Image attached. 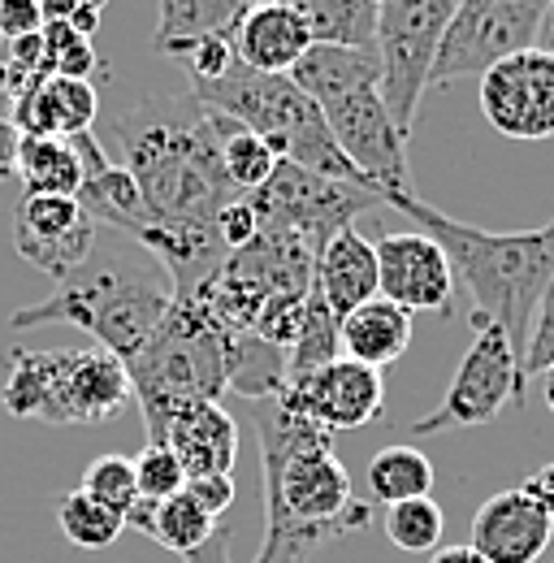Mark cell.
Masks as SVG:
<instances>
[{
  "label": "cell",
  "mask_w": 554,
  "mask_h": 563,
  "mask_svg": "<svg viewBox=\"0 0 554 563\" xmlns=\"http://www.w3.org/2000/svg\"><path fill=\"white\" fill-rule=\"evenodd\" d=\"M247 4L243 0H160L152 53L182 57L200 40H234Z\"/></svg>",
  "instance_id": "23"
},
{
  "label": "cell",
  "mask_w": 554,
  "mask_h": 563,
  "mask_svg": "<svg viewBox=\"0 0 554 563\" xmlns=\"http://www.w3.org/2000/svg\"><path fill=\"white\" fill-rule=\"evenodd\" d=\"M538 48L554 53V9L546 4V18H542V31H538Z\"/></svg>",
  "instance_id": "43"
},
{
  "label": "cell",
  "mask_w": 554,
  "mask_h": 563,
  "mask_svg": "<svg viewBox=\"0 0 554 563\" xmlns=\"http://www.w3.org/2000/svg\"><path fill=\"white\" fill-rule=\"evenodd\" d=\"M429 563H489V560H485L481 551H473V547L464 542V547H437Z\"/></svg>",
  "instance_id": "41"
},
{
  "label": "cell",
  "mask_w": 554,
  "mask_h": 563,
  "mask_svg": "<svg viewBox=\"0 0 554 563\" xmlns=\"http://www.w3.org/2000/svg\"><path fill=\"white\" fill-rule=\"evenodd\" d=\"M433 464L420 446L408 442H395V446H381L373 460H368V494L377 503H403V498H429L433 494Z\"/></svg>",
  "instance_id": "27"
},
{
  "label": "cell",
  "mask_w": 554,
  "mask_h": 563,
  "mask_svg": "<svg viewBox=\"0 0 554 563\" xmlns=\"http://www.w3.org/2000/svg\"><path fill=\"white\" fill-rule=\"evenodd\" d=\"M165 446L178 455L187 482L191 477H212V473H234V460H239V421L221 408V399L191 404V408H182L169 421Z\"/></svg>",
  "instance_id": "18"
},
{
  "label": "cell",
  "mask_w": 554,
  "mask_h": 563,
  "mask_svg": "<svg viewBox=\"0 0 554 563\" xmlns=\"http://www.w3.org/2000/svg\"><path fill=\"white\" fill-rule=\"evenodd\" d=\"M131 373L104 347H53V352L4 355L0 404L18 421L44 424H104L126 412Z\"/></svg>",
  "instance_id": "6"
},
{
  "label": "cell",
  "mask_w": 554,
  "mask_h": 563,
  "mask_svg": "<svg viewBox=\"0 0 554 563\" xmlns=\"http://www.w3.org/2000/svg\"><path fill=\"white\" fill-rule=\"evenodd\" d=\"M551 0H455L442 31L429 87H451L459 78H481L511 53L538 48V31Z\"/></svg>",
  "instance_id": "8"
},
{
  "label": "cell",
  "mask_w": 554,
  "mask_h": 563,
  "mask_svg": "<svg viewBox=\"0 0 554 563\" xmlns=\"http://www.w3.org/2000/svg\"><path fill=\"white\" fill-rule=\"evenodd\" d=\"M247 200L261 212V225H277L286 234H295L312 256H321V247L339 230H346L364 209L386 205L377 187L321 178V174L299 169L290 161H281L274 169V178Z\"/></svg>",
  "instance_id": "10"
},
{
  "label": "cell",
  "mask_w": 554,
  "mask_h": 563,
  "mask_svg": "<svg viewBox=\"0 0 554 563\" xmlns=\"http://www.w3.org/2000/svg\"><path fill=\"white\" fill-rule=\"evenodd\" d=\"M373 247H377V295H386L408 312H442V317L451 312L455 269L424 230L386 234Z\"/></svg>",
  "instance_id": "15"
},
{
  "label": "cell",
  "mask_w": 554,
  "mask_h": 563,
  "mask_svg": "<svg viewBox=\"0 0 554 563\" xmlns=\"http://www.w3.org/2000/svg\"><path fill=\"white\" fill-rule=\"evenodd\" d=\"M131 395L143 408L147 442H165L169 421L191 408L212 404L225 390V325L200 299H174L156 334L126 360Z\"/></svg>",
  "instance_id": "4"
},
{
  "label": "cell",
  "mask_w": 554,
  "mask_h": 563,
  "mask_svg": "<svg viewBox=\"0 0 554 563\" xmlns=\"http://www.w3.org/2000/svg\"><path fill=\"white\" fill-rule=\"evenodd\" d=\"M13 147H18V131L0 118V183L13 174Z\"/></svg>",
  "instance_id": "42"
},
{
  "label": "cell",
  "mask_w": 554,
  "mask_h": 563,
  "mask_svg": "<svg viewBox=\"0 0 554 563\" xmlns=\"http://www.w3.org/2000/svg\"><path fill=\"white\" fill-rule=\"evenodd\" d=\"M312 44H339V48H377V0H286Z\"/></svg>",
  "instance_id": "25"
},
{
  "label": "cell",
  "mask_w": 554,
  "mask_h": 563,
  "mask_svg": "<svg viewBox=\"0 0 554 563\" xmlns=\"http://www.w3.org/2000/svg\"><path fill=\"white\" fill-rule=\"evenodd\" d=\"M13 178L22 183V196H69V200H78V187H82L78 147H74V140L18 135Z\"/></svg>",
  "instance_id": "24"
},
{
  "label": "cell",
  "mask_w": 554,
  "mask_h": 563,
  "mask_svg": "<svg viewBox=\"0 0 554 563\" xmlns=\"http://www.w3.org/2000/svg\"><path fill=\"white\" fill-rule=\"evenodd\" d=\"M339 347L346 360L386 368L412 347V312L390 303L386 295H373L368 303L351 308L339 321Z\"/></svg>",
  "instance_id": "21"
},
{
  "label": "cell",
  "mask_w": 554,
  "mask_h": 563,
  "mask_svg": "<svg viewBox=\"0 0 554 563\" xmlns=\"http://www.w3.org/2000/svg\"><path fill=\"white\" fill-rule=\"evenodd\" d=\"M312 48V35L303 26V18L286 4H256L243 13L239 31H234V53L243 66L261 74H290V66Z\"/></svg>",
  "instance_id": "20"
},
{
  "label": "cell",
  "mask_w": 554,
  "mask_h": 563,
  "mask_svg": "<svg viewBox=\"0 0 554 563\" xmlns=\"http://www.w3.org/2000/svg\"><path fill=\"white\" fill-rule=\"evenodd\" d=\"M57 520H62V533H66L69 547H82V551H104V547H113L126 533V525L109 507H100L96 498H87L82 490L62 494Z\"/></svg>",
  "instance_id": "30"
},
{
  "label": "cell",
  "mask_w": 554,
  "mask_h": 563,
  "mask_svg": "<svg viewBox=\"0 0 554 563\" xmlns=\"http://www.w3.org/2000/svg\"><path fill=\"white\" fill-rule=\"evenodd\" d=\"M152 265L156 261L138 243L100 225L87 265L78 274H69L66 282H57V290L44 303L18 308L9 317V330L22 334V330L66 321V325L87 330L96 339V347L113 352L126 364L156 334V325L165 321V312L174 303V286Z\"/></svg>",
  "instance_id": "3"
},
{
  "label": "cell",
  "mask_w": 554,
  "mask_h": 563,
  "mask_svg": "<svg viewBox=\"0 0 554 563\" xmlns=\"http://www.w3.org/2000/svg\"><path fill=\"white\" fill-rule=\"evenodd\" d=\"M290 82L317 100L330 104L339 96H351L359 87H381V62L377 48H339V44H312L295 66H290Z\"/></svg>",
  "instance_id": "22"
},
{
  "label": "cell",
  "mask_w": 554,
  "mask_h": 563,
  "mask_svg": "<svg viewBox=\"0 0 554 563\" xmlns=\"http://www.w3.org/2000/svg\"><path fill=\"white\" fill-rule=\"evenodd\" d=\"M473 343L459 360L442 404L412 421L416 438L442 433V429H477V424L498 421V412L507 404H524L529 382L520 373V355L511 347V339L494 325V321H473Z\"/></svg>",
  "instance_id": "9"
},
{
  "label": "cell",
  "mask_w": 554,
  "mask_h": 563,
  "mask_svg": "<svg viewBox=\"0 0 554 563\" xmlns=\"http://www.w3.org/2000/svg\"><path fill=\"white\" fill-rule=\"evenodd\" d=\"M442 529H446V516L433 503V494L429 498H403V503H390L386 507V538H390V547H399L408 555L437 551Z\"/></svg>",
  "instance_id": "29"
},
{
  "label": "cell",
  "mask_w": 554,
  "mask_h": 563,
  "mask_svg": "<svg viewBox=\"0 0 554 563\" xmlns=\"http://www.w3.org/2000/svg\"><path fill=\"white\" fill-rule=\"evenodd\" d=\"M191 96H196L204 109L225 113L230 122H239V126H247L252 135H261L281 161H290V165H299V169H312V174H321V178L373 187V183L346 161L343 147L334 143L321 104L308 100V96L290 82V74H261V70H252V66H243V62H234L217 82L191 87Z\"/></svg>",
  "instance_id": "5"
},
{
  "label": "cell",
  "mask_w": 554,
  "mask_h": 563,
  "mask_svg": "<svg viewBox=\"0 0 554 563\" xmlns=\"http://www.w3.org/2000/svg\"><path fill=\"white\" fill-rule=\"evenodd\" d=\"M44 74V40L26 35V40H0V100H18L22 91H31Z\"/></svg>",
  "instance_id": "33"
},
{
  "label": "cell",
  "mask_w": 554,
  "mask_h": 563,
  "mask_svg": "<svg viewBox=\"0 0 554 563\" xmlns=\"http://www.w3.org/2000/svg\"><path fill=\"white\" fill-rule=\"evenodd\" d=\"M312 290L330 303V312L343 321L351 308L368 303L377 295V247L355 230L346 225L339 230L321 256H317V269H312Z\"/></svg>",
  "instance_id": "19"
},
{
  "label": "cell",
  "mask_w": 554,
  "mask_h": 563,
  "mask_svg": "<svg viewBox=\"0 0 554 563\" xmlns=\"http://www.w3.org/2000/svg\"><path fill=\"white\" fill-rule=\"evenodd\" d=\"M78 490L87 494V498H96L100 507H109V511L126 525L131 507L138 503L135 460H131V455H100V460H91Z\"/></svg>",
  "instance_id": "31"
},
{
  "label": "cell",
  "mask_w": 554,
  "mask_h": 563,
  "mask_svg": "<svg viewBox=\"0 0 554 563\" xmlns=\"http://www.w3.org/2000/svg\"><path fill=\"white\" fill-rule=\"evenodd\" d=\"M40 40H44V74H57V78H87V82H91V74L100 70V57H96L91 35L74 31L69 22L48 18L44 31H40Z\"/></svg>",
  "instance_id": "32"
},
{
  "label": "cell",
  "mask_w": 554,
  "mask_h": 563,
  "mask_svg": "<svg viewBox=\"0 0 554 563\" xmlns=\"http://www.w3.org/2000/svg\"><path fill=\"white\" fill-rule=\"evenodd\" d=\"M44 0H0V40H26L44 31Z\"/></svg>",
  "instance_id": "37"
},
{
  "label": "cell",
  "mask_w": 554,
  "mask_h": 563,
  "mask_svg": "<svg viewBox=\"0 0 554 563\" xmlns=\"http://www.w3.org/2000/svg\"><path fill=\"white\" fill-rule=\"evenodd\" d=\"M321 113H325L334 143L343 147V156L377 191H412L408 140L395 126L377 87H359L351 96H339V100L321 104Z\"/></svg>",
  "instance_id": "11"
},
{
  "label": "cell",
  "mask_w": 554,
  "mask_h": 563,
  "mask_svg": "<svg viewBox=\"0 0 554 563\" xmlns=\"http://www.w3.org/2000/svg\"><path fill=\"white\" fill-rule=\"evenodd\" d=\"M485 122L507 140H551L554 135V53L524 48L481 74L477 87Z\"/></svg>",
  "instance_id": "12"
},
{
  "label": "cell",
  "mask_w": 554,
  "mask_h": 563,
  "mask_svg": "<svg viewBox=\"0 0 554 563\" xmlns=\"http://www.w3.org/2000/svg\"><path fill=\"white\" fill-rule=\"evenodd\" d=\"M212 533H217V516L187 490H178L174 498H160L156 511H152V529H147V538L156 547H165V551H174L182 560L191 551H200Z\"/></svg>",
  "instance_id": "28"
},
{
  "label": "cell",
  "mask_w": 554,
  "mask_h": 563,
  "mask_svg": "<svg viewBox=\"0 0 554 563\" xmlns=\"http://www.w3.org/2000/svg\"><path fill=\"white\" fill-rule=\"evenodd\" d=\"M243 4H247V9H256V4H274V0H243Z\"/></svg>",
  "instance_id": "45"
},
{
  "label": "cell",
  "mask_w": 554,
  "mask_h": 563,
  "mask_svg": "<svg viewBox=\"0 0 554 563\" xmlns=\"http://www.w3.org/2000/svg\"><path fill=\"white\" fill-rule=\"evenodd\" d=\"M178 62L191 74V87H204V82H217L221 74L230 70V66L239 62V53H234V40H200V44L187 48Z\"/></svg>",
  "instance_id": "36"
},
{
  "label": "cell",
  "mask_w": 554,
  "mask_h": 563,
  "mask_svg": "<svg viewBox=\"0 0 554 563\" xmlns=\"http://www.w3.org/2000/svg\"><path fill=\"white\" fill-rule=\"evenodd\" d=\"M135 482H138V498H174L178 490H187V473L178 464V455L165 446V442H147L135 455Z\"/></svg>",
  "instance_id": "34"
},
{
  "label": "cell",
  "mask_w": 554,
  "mask_h": 563,
  "mask_svg": "<svg viewBox=\"0 0 554 563\" xmlns=\"http://www.w3.org/2000/svg\"><path fill=\"white\" fill-rule=\"evenodd\" d=\"M122 165L131 169L143 200L165 217L212 221L239 200L221 165L212 113L196 96H147L118 118Z\"/></svg>",
  "instance_id": "2"
},
{
  "label": "cell",
  "mask_w": 554,
  "mask_h": 563,
  "mask_svg": "<svg viewBox=\"0 0 554 563\" xmlns=\"http://www.w3.org/2000/svg\"><path fill=\"white\" fill-rule=\"evenodd\" d=\"M451 13L455 0H377V62H381L377 91L403 140L412 135L420 96L429 91L433 57Z\"/></svg>",
  "instance_id": "7"
},
{
  "label": "cell",
  "mask_w": 554,
  "mask_h": 563,
  "mask_svg": "<svg viewBox=\"0 0 554 563\" xmlns=\"http://www.w3.org/2000/svg\"><path fill=\"white\" fill-rule=\"evenodd\" d=\"M381 200L403 212L446 252L455 278L473 295V321H494L511 339L516 355H524L538 303L554 282L551 234L546 230L494 234V230L446 217L442 209L424 205L416 191H381Z\"/></svg>",
  "instance_id": "1"
},
{
  "label": "cell",
  "mask_w": 554,
  "mask_h": 563,
  "mask_svg": "<svg viewBox=\"0 0 554 563\" xmlns=\"http://www.w3.org/2000/svg\"><path fill=\"white\" fill-rule=\"evenodd\" d=\"M100 113V96L87 78H40L31 91H22L9 104V126L18 135H40V140H74L87 135Z\"/></svg>",
  "instance_id": "17"
},
{
  "label": "cell",
  "mask_w": 554,
  "mask_h": 563,
  "mask_svg": "<svg viewBox=\"0 0 554 563\" xmlns=\"http://www.w3.org/2000/svg\"><path fill=\"white\" fill-rule=\"evenodd\" d=\"M100 225L69 196H22L13 209V247L44 278L66 282L96 247Z\"/></svg>",
  "instance_id": "14"
},
{
  "label": "cell",
  "mask_w": 554,
  "mask_h": 563,
  "mask_svg": "<svg viewBox=\"0 0 554 563\" xmlns=\"http://www.w3.org/2000/svg\"><path fill=\"white\" fill-rule=\"evenodd\" d=\"M551 364H554V282L546 286V295L538 303V317H533V330H529V347L520 355V373H524V382H533Z\"/></svg>",
  "instance_id": "35"
},
{
  "label": "cell",
  "mask_w": 554,
  "mask_h": 563,
  "mask_svg": "<svg viewBox=\"0 0 554 563\" xmlns=\"http://www.w3.org/2000/svg\"><path fill=\"white\" fill-rule=\"evenodd\" d=\"M554 542V516L529 494L502 490L485 498L473 516V551L489 563H542Z\"/></svg>",
  "instance_id": "16"
},
{
  "label": "cell",
  "mask_w": 554,
  "mask_h": 563,
  "mask_svg": "<svg viewBox=\"0 0 554 563\" xmlns=\"http://www.w3.org/2000/svg\"><path fill=\"white\" fill-rule=\"evenodd\" d=\"M542 399H546V408L554 412V364L542 373Z\"/></svg>",
  "instance_id": "44"
},
{
  "label": "cell",
  "mask_w": 554,
  "mask_h": 563,
  "mask_svg": "<svg viewBox=\"0 0 554 563\" xmlns=\"http://www.w3.org/2000/svg\"><path fill=\"white\" fill-rule=\"evenodd\" d=\"M277 399L312 424L343 433V429H364L386 412V382H381V368L339 355L303 377H290Z\"/></svg>",
  "instance_id": "13"
},
{
  "label": "cell",
  "mask_w": 554,
  "mask_h": 563,
  "mask_svg": "<svg viewBox=\"0 0 554 563\" xmlns=\"http://www.w3.org/2000/svg\"><path fill=\"white\" fill-rule=\"evenodd\" d=\"M520 490L529 494L533 503H542L546 511L554 516V464H546V468H538L533 477H524V486Z\"/></svg>",
  "instance_id": "40"
},
{
  "label": "cell",
  "mask_w": 554,
  "mask_h": 563,
  "mask_svg": "<svg viewBox=\"0 0 554 563\" xmlns=\"http://www.w3.org/2000/svg\"><path fill=\"white\" fill-rule=\"evenodd\" d=\"M208 113H212V109H208ZM212 126H217V143H221L225 178L234 183L239 196H256V191L274 178V169L281 165V156H277L261 135H252L247 126L230 122L225 113H212Z\"/></svg>",
  "instance_id": "26"
},
{
  "label": "cell",
  "mask_w": 554,
  "mask_h": 563,
  "mask_svg": "<svg viewBox=\"0 0 554 563\" xmlns=\"http://www.w3.org/2000/svg\"><path fill=\"white\" fill-rule=\"evenodd\" d=\"M546 234H551V239H554V217H551V225H546Z\"/></svg>",
  "instance_id": "46"
},
{
  "label": "cell",
  "mask_w": 554,
  "mask_h": 563,
  "mask_svg": "<svg viewBox=\"0 0 554 563\" xmlns=\"http://www.w3.org/2000/svg\"><path fill=\"white\" fill-rule=\"evenodd\" d=\"M187 494H196L212 516H225L234 507V473H212V477H191Z\"/></svg>",
  "instance_id": "39"
},
{
  "label": "cell",
  "mask_w": 554,
  "mask_h": 563,
  "mask_svg": "<svg viewBox=\"0 0 554 563\" xmlns=\"http://www.w3.org/2000/svg\"><path fill=\"white\" fill-rule=\"evenodd\" d=\"M109 0H44V18H57V22H69L74 31L91 35L100 26V13H104Z\"/></svg>",
  "instance_id": "38"
}]
</instances>
